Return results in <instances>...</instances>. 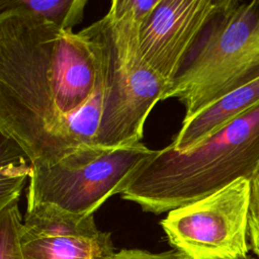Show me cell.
I'll return each mask as SVG.
<instances>
[{"instance_id": "1", "label": "cell", "mask_w": 259, "mask_h": 259, "mask_svg": "<svg viewBox=\"0 0 259 259\" xmlns=\"http://www.w3.org/2000/svg\"><path fill=\"white\" fill-rule=\"evenodd\" d=\"M107 95L97 21L68 32L25 10H0V133L30 166L99 146Z\"/></svg>"}, {"instance_id": "2", "label": "cell", "mask_w": 259, "mask_h": 259, "mask_svg": "<svg viewBox=\"0 0 259 259\" xmlns=\"http://www.w3.org/2000/svg\"><path fill=\"white\" fill-rule=\"evenodd\" d=\"M259 172V103L192 150L170 144L137 171L120 194L143 211L160 214L194 202Z\"/></svg>"}, {"instance_id": "3", "label": "cell", "mask_w": 259, "mask_h": 259, "mask_svg": "<svg viewBox=\"0 0 259 259\" xmlns=\"http://www.w3.org/2000/svg\"><path fill=\"white\" fill-rule=\"evenodd\" d=\"M259 77V1L226 0L194 56L163 100L176 98L186 121L228 93Z\"/></svg>"}, {"instance_id": "4", "label": "cell", "mask_w": 259, "mask_h": 259, "mask_svg": "<svg viewBox=\"0 0 259 259\" xmlns=\"http://www.w3.org/2000/svg\"><path fill=\"white\" fill-rule=\"evenodd\" d=\"M97 23L108 81L97 143L104 148L134 146L142 143L149 114L172 83L142 60L141 25L109 12Z\"/></svg>"}, {"instance_id": "5", "label": "cell", "mask_w": 259, "mask_h": 259, "mask_svg": "<svg viewBox=\"0 0 259 259\" xmlns=\"http://www.w3.org/2000/svg\"><path fill=\"white\" fill-rule=\"evenodd\" d=\"M154 153L143 143L120 148L97 146L56 163L32 165L26 208L49 205L74 215H92L107 199L126 189Z\"/></svg>"}, {"instance_id": "6", "label": "cell", "mask_w": 259, "mask_h": 259, "mask_svg": "<svg viewBox=\"0 0 259 259\" xmlns=\"http://www.w3.org/2000/svg\"><path fill=\"white\" fill-rule=\"evenodd\" d=\"M251 181L224 188L168 212L160 222L169 243L188 259H247Z\"/></svg>"}, {"instance_id": "7", "label": "cell", "mask_w": 259, "mask_h": 259, "mask_svg": "<svg viewBox=\"0 0 259 259\" xmlns=\"http://www.w3.org/2000/svg\"><path fill=\"white\" fill-rule=\"evenodd\" d=\"M226 0H160L140 34L142 60L173 83Z\"/></svg>"}, {"instance_id": "8", "label": "cell", "mask_w": 259, "mask_h": 259, "mask_svg": "<svg viewBox=\"0 0 259 259\" xmlns=\"http://www.w3.org/2000/svg\"><path fill=\"white\" fill-rule=\"evenodd\" d=\"M25 259H112L111 234L94 217H79L49 205L26 208L20 230Z\"/></svg>"}, {"instance_id": "9", "label": "cell", "mask_w": 259, "mask_h": 259, "mask_svg": "<svg viewBox=\"0 0 259 259\" xmlns=\"http://www.w3.org/2000/svg\"><path fill=\"white\" fill-rule=\"evenodd\" d=\"M257 103L259 77L228 93L188 120L182 121L170 146L177 152H188Z\"/></svg>"}, {"instance_id": "10", "label": "cell", "mask_w": 259, "mask_h": 259, "mask_svg": "<svg viewBox=\"0 0 259 259\" xmlns=\"http://www.w3.org/2000/svg\"><path fill=\"white\" fill-rule=\"evenodd\" d=\"M86 5V0H0V10H25L68 32L82 21Z\"/></svg>"}, {"instance_id": "11", "label": "cell", "mask_w": 259, "mask_h": 259, "mask_svg": "<svg viewBox=\"0 0 259 259\" xmlns=\"http://www.w3.org/2000/svg\"><path fill=\"white\" fill-rule=\"evenodd\" d=\"M0 208L19 199L31 167L24 159L22 150L10 139L1 136L0 144ZM27 159V158H26Z\"/></svg>"}, {"instance_id": "12", "label": "cell", "mask_w": 259, "mask_h": 259, "mask_svg": "<svg viewBox=\"0 0 259 259\" xmlns=\"http://www.w3.org/2000/svg\"><path fill=\"white\" fill-rule=\"evenodd\" d=\"M22 224L18 199L0 208V259H25L20 246Z\"/></svg>"}, {"instance_id": "13", "label": "cell", "mask_w": 259, "mask_h": 259, "mask_svg": "<svg viewBox=\"0 0 259 259\" xmlns=\"http://www.w3.org/2000/svg\"><path fill=\"white\" fill-rule=\"evenodd\" d=\"M248 233L251 250L255 254V257L259 259V174L251 181Z\"/></svg>"}, {"instance_id": "14", "label": "cell", "mask_w": 259, "mask_h": 259, "mask_svg": "<svg viewBox=\"0 0 259 259\" xmlns=\"http://www.w3.org/2000/svg\"><path fill=\"white\" fill-rule=\"evenodd\" d=\"M112 259H188L177 250L163 253H152L140 249H123L115 253Z\"/></svg>"}, {"instance_id": "15", "label": "cell", "mask_w": 259, "mask_h": 259, "mask_svg": "<svg viewBox=\"0 0 259 259\" xmlns=\"http://www.w3.org/2000/svg\"><path fill=\"white\" fill-rule=\"evenodd\" d=\"M247 259H257V258L256 257H248Z\"/></svg>"}, {"instance_id": "16", "label": "cell", "mask_w": 259, "mask_h": 259, "mask_svg": "<svg viewBox=\"0 0 259 259\" xmlns=\"http://www.w3.org/2000/svg\"><path fill=\"white\" fill-rule=\"evenodd\" d=\"M258 174H259V172H258Z\"/></svg>"}]
</instances>
